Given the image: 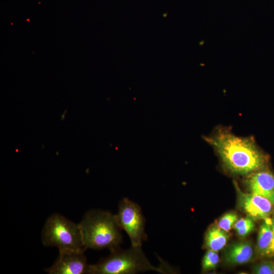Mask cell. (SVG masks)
Masks as SVG:
<instances>
[{
    "instance_id": "obj_16",
    "label": "cell",
    "mask_w": 274,
    "mask_h": 274,
    "mask_svg": "<svg viewBox=\"0 0 274 274\" xmlns=\"http://www.w3.org/2000/svg\"><path fill=\"white\" fill-rule=\"evenodd\" d=\"M271 225L273 229V239L272 242L268 251L266 252L265 255L267 257L274 256V219H271Z\"/></svg>"
},
{
    "instance_id": "obj_13",
    "label": "cell",
    "mask_w": 274,
    "mask_h": 274,
    "mask_svg": "<svg viewBox=\"0 0 274 274\" xmlns=\"http://www.w3.org/2000/svg\"><path fill=\"white\" fill-rule=\"evenodd\" d=\"M219 262V256L217 251L209 249L204 255L202 262V270L207 271L216 267Z\"/></svg>"
},
{
    "instance_id": "obj_6",
    "label": "cell",
    "mask_w": 274,
    "mask_h": 274,
    "mask_svg": "<svg viewBox=\"0 0 274 274\" xmlns=\"http://www.w3.org/2000/svg\"><path fill=\"white\" fill-rule=\"evenodd\" d=\"M89 266L84 252L59 251L55 262L45 269L49 274L88 273Z\"/></svg>"
},
{
    "instance_id": "obj_8",
    "label": "cell",
    "mask_w": 274,
    "mask_h": 274,
    "mask_svg": "<svg viewBox=\"0 0 274 274\" xmlns=\"http://www.w3.org/2000/svg\"><path fill=\"white\" fill-rule=\"evenodd\" d=\"M246 183L251 193L260 195L274 204V174L266 168L249 175Z\"/></svg>"
},
{
    "instance_id": "obj_4",
    "label": "cell",
    "mask_w": 274,
    "mask_h": 274,
    "mask_svg": "<svg viewBox=\"0 0 274 274\" xmlns=\"http://www.w3.org/2000/svg\"><path fill=\"white\" fill-rule=\"evenodd\" d=\"M41 239L45 246L55 247L59 252H85L86 250L79 223H76L58 213L52 214L46 220Z\"/></svg>"
},
{
    "instance_id": "obj_7",
    "label": "cell",
    "mask_w": 274,
    "mask_h": 274,
    "mask_svg": "<svg viewBox=\"0 0 274 274\" xmlns=\"http://www.w3.org/2000/svg\"><path fill=\"white\" fill-rule=\"evenodd\" d=\"M240 208L254 220L266 219L272 212V202L260 195L242 192L237 188Z\"/></svg>"
},
{
    "instance_id": "obj_5",
    "label": "cell",
    "mask_w": 274,
    "mask_h": 274,
    "mask_svg": "<svg viewBox=\"0 0 274 274\" xmlns=\"http://www.w3.org/2000/svg\"><path fill=\"white\" fill-rule=\"evenodd\" d=\"M116 216L119 226L129 236L131 246L141 247L147 235L141 207L129 199L123 198L119 203Z\"/></svg>"
},
{
    "instance_id": "obj_15",
    "label": "cell",
    "mask_w": 274,
    "mask_h": 274,
    "mask_svg": "<svg viewBox=\"0 0 274 274\" xmlns=\"http://www.w3.org/2000/svg\"><path fill=\"white\" fill-rule=\"evenodd\" d=\"M274 264L271 261H265L256 265L253 273L256 274H272Z\"/></svg>"
},
{
    "instance_id": "obj_10",
    "label": "cell",
    "mask_w": 274,
    "mask_h": 274,
    "mask_svg": "<svg viewBox=\"0 0 274 274\" xmlns=\"http://www.w3.org/2000/svg\"><path fill=\"white\" fill-rule=\"evenodd\" d=\"M229 238L227 231L214 225L209 228L205 236L204 244L210 250L218 251L226 244Z\"/></svg>"
},
{
    "instance_id": "obj_14",
    "label": "cell",
    "mask_w": 274,
    "mask_h": 274,
    "mask_svg": "<svg viewBox=\"0 0 274 274\" xmlns=\"http://www.w3.org/2000/svg\"><path fill=\"white\" fill-rule=\"evenodd\" d=\"M237 219L238 217L235 213H227L219 219L217 225L223 230L228 232L234 226Z\"/></svg>"
},
{
    "instance_id": "obj_3",
    "label": "cell",
    "mask_w": 274,
    "mask_h": 274,
    "mask_svg": "<svg viewBox=\"0 0 274 274\" xmlns=\"http://www.w3.org/2000/svg\"><path fill=\"white\" fill-rule=\"evenodd\" d=\"M110 255L98 262L89 264L90 274H134L148 270L161 273L168 272L165 262L158 267L151 264L141 247H132L127 250L120 247L110 251Z\"/></svg>"
},
{
    "instance_id": "obj_11",
    "label": "cell",
    "mask_w": 274,
    "mask_h": 274,
    "mask_svg": "<svg viewBox=\"0 0 274 274\" xmlns=\"http://www.w3.org/2000/svg\"><path fill=\"white\" fill-rule=\"evenodd\" d=\"M273 239V229L271 219H264L260 225L257 237V247L261 255L265 256Z\"/></svg>"
},
{
    "instance_id": "obj_12",
    "label": "cell",
    "mask_w": 274,
    "mask_h": 274,
    "mask_svg": "<svg viewBox=\"0 0 274 274\" xmlns=\"http://www.w3.org/2000/svg\"><path fill=\"white\" fill-rule=\"evenodd\" d=\"M233 227L238 235L244 237L254 230L255 225L253 219L248 216L237 219Z\"/></svg>"
},
{
    "instance_id": "obj_2",
    "label": "cell",
    "mask_w": 274,
    "mask_h": 274,
    "mask_svg": "<svg viewBox=\"0 0 274 274\" xmlns=\"http://www.w3.org/2000/svg\"><path fill=\"white\" fill-rule=\"evenodd\" d=\"M79 225L86 249H108L120 247L122 230L116 215L101 210H91L84 215Z\"/></svg>"
},
{
    "instance_id": "obj_17",
    "label": "cell",
    "mask_w": 274,
    "mask_h": 274,
    "mask_svg": "<svg viewBox=\"0 0 274 274\" xmlns=\"http://www.w3.org/2000/svg\"><path fill=\"white\" fill-rule=\"evenodd\" d=\"M273 273L274 274V266H273Z\"/></svg>"
},
{
    "instance_id": "obj_9",
    "label": "cell",
    "mask_w": 274,
    "mask_h": 274,
    "mask_svg": "<svg viewBox=\"0 0 274 274\" xmlns=\"http://www.w3.org/2000/svg\"><path fill=\"white\" fill-rule=\"evenodd\" d=\"M253 250L248 242H238L230 246L225 252V259L230 264H242L249 262L253 257Z\"/></svg>"
},
{
    "instance_id": "obj_1",
    "label": "cell",
    "mask_w": 274,
    "mask_h": 274,
    "mask_svg": "<svg viewBox=\"0 0 274 274\" xmlns=\"http://www.w3.org/2000/svg\"><path fill=\"white\" fill-rule=\"evenodd\" d=\"M205 139L226 168L234 174L249 175L266 168L268 156L253 138L237 136L227 128L218 127Z\"/></svg>"
}]
</instances>
